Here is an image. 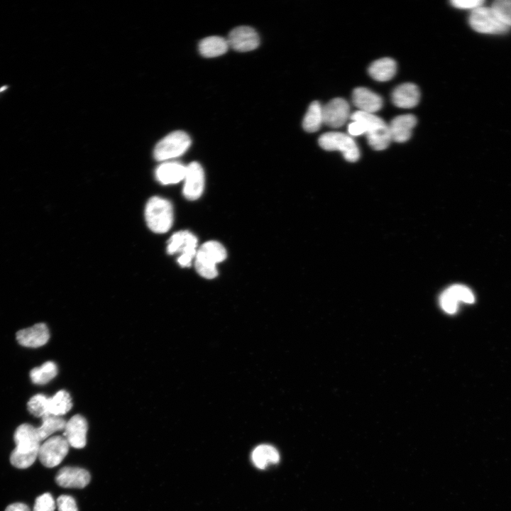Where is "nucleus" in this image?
I'll return each instance as SVG.
<instances>
[{
  "label": "nucleus",
  "instance_id": "24",
  "mask_svg": "<svg viewBox=\"0 0 511 511\" xmlns=\"http://www.w3.org/2000/svg\"><path fill=\"white\" fill-rule=\"evenodd\" d=\"M323 123L322 106L317 101H312L303 118L302 127L309 133L317 131Z\"/></svg>",
  "mask_w": 511,
  "mask_h": 511
},
{
  "label": "nucleus",
  "instance_id": "22",
  "mask_svg": "<svg viewBox=\"0 0 511 511\" xmlns=\"http://www.w3.org/2000/svg\"><path fill=\"white\" fill-rule=\"evenodd\" d=\"M226 38L212 35L203 38L199 43V51L205 57H215L226 53L229 49Z\"/></svg>",
  "mask_w": 511,
  "mask_h": 511
},
{
  "label": "nucleus",
  "instance_id": "25",
  "mask_svg": "<svg viewBox=\"0 0 511 511\" xmlns=\"http://www.w3.org/2000/svg\"><path fill=\"white\" fill-rule=\"evenodd\" d=\"M72 407L70 394L64 390L57 392L48 398V414L61 417L67 413Z\"/></svg>",
  "mask_w": 511,
  "mask_h": 511
},
{
  "label": "nucleus",
  "instance_id": "16",
  "mask_svg": "<svg viewBox=\"0 0 511 511\" xmlns=\"http://www.w3.org/2000/svg\"><path fill=\"white\" fill-rule=\"evenodd\" d=\"M49 338V330L44 323L35 324L31 327L21 329L16 333L18 342L21 346L30 348H37L45 345Z\"/></svg>",
  "mask_w": 511,
  "mask_h": 511
},
{
  "label": "nucleus",
  "instance_id": "32",
  "mask_svg": "<svg viewBox=\"0 0 511 511\" xmlns=\"http://www.w3.org/2000/svg\"><path fill=\"white\" fill-rule=\"evenodd\" d=\"M451 5L461 9H475L483 4L484 1L481 0H452Z\"/></svg>",
  "mask_w": 511,
  "mask_h": 511
},
{
  "label": "nucleus",
  "instance_id": "6",
  "mask_svg": "<svg viewBox=\"0 0 511 511\" xmlns=\"http://www.w3.org/2000/svg\"><path fill=\"white\" fill-rule=\"evenodd\" d=\"M191 145L189 135L182 131H173L162 138L155 145L154 157L165 161L184 154Z\"/></svg>",
  "mask_w": 511,
  "mask_h": 511
},
{
  "label": "nucleus",
  "instance_id": "11",
  "mask_svg": "<svg viewBox=\"0 0 511 511\" xmlns=\"http://www.w3.org/2000/svg\"><path fill=\"white\" fill-rule=\"evenodd\" d=\"M475 297L472 291L463 285H454L445 290L439 297L441 308L449 314H454L458 310L459 302L473 304Z\"/></svg>",
  "mask_w": 511,
  "mask_h": 511
},
{
  "label": "nucleus",
  "instance_id": "15",
  "mask_svg": "<svg viewBox=\"0 0 511 511\" xmlns=\"http://www.w3.org/2000/svg\"><path fill=\"white\" fill-rule=\"evenodd\" d=\"M55 481L62 488H82L89 484L90 474L84 468L66 466L59 470Z\"/></svg>",
  "mask_w": 511,
  "mask_h": 511
},
{
  "label": "nucleus",
  "instance_id": "34",
  "mask_svg": "<svg viewBox=\"0 0 511 511\" xmlns=\"http://www.w3.org/2000/svg\"><path fill=\"white\" fill-rule=\"evenodd\" d=\"M4 511H31V510L24 503L15 502L7 506Z\"/></svg>",
  "mask_w": 511,
  "mask_h": 511
},
{
  "label": "nucleus",
  "instance_id": "4",
  "mask_svg": "<svg viewBox=\"0 0 511 511\" xmlns=\"http://www.w3.org/2000/svg\"><path fill=\"white\" fill-rule=\"evenodd\" d=\"M145 219L148 228L153 232L168 231L173 222V209L170 201L160 197H153L145 208Z\"/></svg>",
  "mask_w": 511,
  "mask_h": 511
},
{
  "label": "nucleus",
  "instance_id": "21",
  "mask_svg": "<svg viewBox=\"0 0 511 511\" xmlns=\"http://www.w3.org/2000/svg\"><path fill=\"white\" fill-rule=\"evenodd\" d=\"M396 62L390 57H383L373 62L368 69L369 75L378 82L391 79L396 74Z\"/></svg>",
  "mask_w": 511,
  "mask_h": 511
},
{
  "label": "nucleus",
  "instance_id": "26",
  "mask_svg": "<svg viewBox=\"0 0 511 511\" xmlns=\"http://www.w3.org/2000/svg\"><path fill=\"white\" fill-rule=\"evenodd\" d=\"M66 421L61 417L48 414L42 417V424L36 428L38 435L42 441L57 431L64 430Z\"/></svg>",
  "mask_w": 511,
  "mask_h": 511
},
{
  "label": "nucleus",
  "instance_id": "33",
  "mask_svg": "<svg viewBox=\"0 0 511 511\" xmlns=\"http://www.w3.org/2000/svg\"><path fill=\"white\" fill-rule=\"evenodd\" d=\"M348 131L351 136H359L365 133L366 129L361 123L353 121L349 123Z\"/></svg>",
  "mask_w": 511,
  "mask_h": 511
},
{
  "label": "nucleus",
  "instance_id": "28",
  "mask_svg": "<svg viewBox=\"0 0 511 511\" xmlns=\"http://www.w3.org/2000/svg\"><path fill=\"white\" fill-rule=\"evenodd\" d=\"M48 398L43 394L33 396L28 402V410L30 413L37 417H43L49 414Z\"/></svg>",
  "mask_w": 511,
  "mask_h": 511
},
{
  "label": "nucleus",
  "instance_id": "20",
  "mask_svg": "<svg viewBox=\"0 0 511 511\" xmlns=\"http://www.w3.org/2000/svg\"><path fill=\"white\" fill-rule=\"evenodd\" d=\"M186 166L175 161L165 162L155 170V177L163 185L180 182L185 178Z\"/></svg>",
  "mask_w": 511,
  "mask_h": 511
},
{
  "label": "nucleus",
  "instance_id": "7",
  "mask_svg": "<svg viewBox=\"0 0 511 511\" xmlns=\"http://www.w3.org/2000/svg\"><path fill=\"white\" fill-rule=\"evenodd\" d=\"M319 145L328 151L339 150L349 162L357 161L360 151L355 141L350 136L341 132H327L319 137Z\"/></svg>",
  "mask_w": 511,
  "mask_h": 511
},
{
  "label": "nucleus",
  "instance_id": "19",
  "mask_svg": "<svg viewBox=\"0 0 511 511\" xmlns=\"http://www.w3.org/2000/svg\"><path fill=\"white\" fill-rule=\"evenodd\" d=\"M416 124L417 118L413 114H407L395 117L388 125L392 141L397 143L408 141Z\"/></svg>",
  "mask_w": 511,
  "mask_h": 511
},
{
  "label": "nucleus",
  "instance_id": "13",
  "mask_svg": "<svg viewBox=\"0 0 511 511\" xmlns=\"http://www.w3.org/2000/svg\"><path fill=\"white\" fill-rule=\"evenodd\" d=\"M183 195L189 200L198 199L204 187V173L199 163L192 162L186 166Z\"/></svg>",
  "mask_w": 511,
  "mask_h": 511
},
{
  "label": "nucleus",
  "instance_id": "5",
  "mask_svg": "<svg viewBox=\"0 0 511 511\" xmlns=\"http://www.w3.org/2000/svg\"><path fill=\"white\" fill-rule=\"evenodd\" d=\"M197 238L188 231H180L170 238L167 252L170 255L180 253L177 260L181 267H189L197 253Z\"/></svg>",
  "mask_w": 511,
  "mask_h": 511
},
{
  "label": "nucleus",
  "instance_id": "14",
  "mask_svg": "<svg viewBox=\"0 0 511 511\" xmlns=\"http://www.w3.org/2000/svg\"><path fill=\"white\" fill-rule=\"evenodd\" d=\"M87 429L85 418L80 414H75L66 422L63 436L72 447L82 449L87 443Z\"/></svg>",
  "mask_w": 511,
  "mask_h": 511
},
{
  "label": "nucleus",
  "instance_id": "10",
  "mask_svg": "<svg viewBox=\"0 0 511 511\" xmlns=\"http://www.w3.org/2000/svg\"><path fill=\"white\" fill-rule=\"evenodd\" d=\"M229 46L236 51L248 52L256 49L260 44V38L254 28L241 26L232 29L229 33Z\"/></svg>",
  "mask_w": 511,
  "mask_h": 511
},
{
  "label": "nucleus",
  "instance_id": "12",
  "mask_svg": "<svg viewBox=\"0 0 511 511\" xmlns=\"http://www.w3.org/2000/svg\"><path fill=\"white\" fill-rule=\"evenodd\" d=\"M323 123L331 128H339L350 117V106L343 98H334L322 106Z\"/></svg>",
  "mask_w": 511,
  "mask_h": 511
},
{
  "label": "nucleus",
  "instance_id": "23",
  "mask_svg": "<svg viewBox=\"0 0 511 511\" xmlns=\"http://www.w3.org/2000/svg\"><path fill=\"white\" fill-rule=\"evenodd\" d=\"M253 464L260 469L276 464L280 459L277 449L271 445L261 444L254 449L251 454Z\"/></svg>",
  "mask_w": 511,
  "mask_h": 511
},
{
  "label": "nucleus",
  "instance_id": "1",
  "mask_svg": "<svg viewBox=\"0 0 511 511\" xmlns=\"http://www.w3.org/2000/svg\"><path fill=\"white\" fill-rule=\"evenodd\" d=\"M16 448L10 456V462L16 468L30 467L38 456L41 441L36 428L29 424L17 427L13 434Z\"/></svg>",
  "mask_w": 511,
  "mask_h": 511
},
{
  "label": "nucleus",
  "instance_id": "27",
  "mask_svg": "<svg viewBox=\"0 0 511 511\" xmlns=\"http://www.w3.org/2000/svg\"><path fill=\"white\" fill-rule=\"evenodd\" d=\"M57 373L56 364L54 362L48 361L40 367L33 368L30 372V378L33 383L44 385L53 379Z\"/></svg>",
  "mask_w": 511,
  "mask_h": 511
},
{
  "label": "nucleus",
  "instance_id": "17",
  "mask_svg": "<svg viewBox=\"0 0 511 511\" xmlns=\"http://www.w3.org/2000/svg\"><path fill=\"white\" fill-rule=\"evenodd\" d=\"M352 102L358 111L373 114L381 109L382 97L366 87H357L352 93Z\"/></svg>",
  "mask_w": 511,
  "mask_h": 511
},
{
  "label": "nucleus",
  "instance_id": "8",
  "mask_svg": "<svg viewBox=\"0 0 511 511\" xmlns=\"http://www.w3.org/2000/svg\"><path fill=\"white\" fill-rule=\"evenodd\" d=\"M468 22L474 31L485 34H503L510 28L498 18L491 8L485 6L472 10Z\"/></svg>",
  "mask_w": 511,
  "mask_h": 511
},
{
  "label": "nucleus",
  "instance_id": "30",
  "mask_svg": "<svg viewBox=\"0 0 511 511\" xmlns=\"http://www.w3.org/2000/svg\"><path fill=\"white\" fill-rule=\"evenodd\" d=\"M55 502L50 493H43L35 501L33 511H54Z\"/></svg>",
  "mask_w": 511,
  "mask_h": 511
},
{
  "label": "nucleus",
  "instance_id": "31",
  "mask_svg": "<svg viewBox=\"0 0 511 511\" xmlns=\"http://www.w3.org/2000/svg\"><path fill=\"white\" fill-rule=\"evenodd\" d=\"M58 511H78L75 499L70 495H60L57 500Z\"/></svg>",
  "mask_w": 511,
  "mask_h": 511
},
{
  "label": "nucleus",
  "instance_id": "3",
  "mask_svg": "<svg viewBox=\"0 0 511 511\" xmlns=\"http://www.w3.org/2000/svg\"><path fill=\"white\" fill-rule=\"evenodd\" d=\"M226 258L225 248L216 241L203 243L197 251L194 265L197 272L202 277L212 279L217 276L216 264Z\"/></svg>",
  "mask_w": 511,
  "mask_h": 511
},
{
  "label": "nucleus",
  "instance_id": "2",
  "mask_svg": "<svg viewBox=\"0 0 511 511\" xmlns=\"http://www.w3.org/2000/svg\"><path fill=\"white\" fill-rule=\"evenodd\" d=\"M350 119L364 126L368 143L373 149L383 150L388 147L392 138L388 124L383 119L358 110L352 113Z\"/></svg>",
  "mask_w": 511,
  "mask_h": 511
},
{
  "label": "nucleus",
  "instance_id": "29",
  "mask_svg": "<svg viewBox=\"0 0 511 511\" xmlns=\"http://www.w3.org/2000/svg\"><path fill=\"white\" fill-rule=\"evenodd\" d=\"M490 8L503 24L511 26V0L495 1Z\"/></svg>",
  "mask_w": 511,
  "mask_h": 511
},
{
  "label": "nucleus",
  "instance_id": "18",
  "mask_svg": "<svg viewBox=\"0 0 511 511\" xmlns=\"http://www.w3.org/2000/svg\"><path fill=\"white\" fill-rule=\"evenodd\" d=\"M419 87L413 83H404L396 87L391 94L393 104L399 108L410 109L419 101Z\"/></svg>",
  "mask_w": 511,
  "mask_h": 511
},
{
  "label": "nucleus",
  "instance_id": "9",
  "mask_svg": "<svg viewBox=\"0 0 511 511\" xmlns=\"http://www.w3.org/2000/svg\"><path fill=\"white\" fill-rule=\"evenodd\" d=\"M69 444L63 436H53L40 444L38 458L48 468L59 465L69 451Z\"/></svg>",
  "mask_w": 511,
  "mask_h": 511
}]
</instances>
